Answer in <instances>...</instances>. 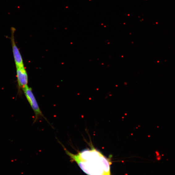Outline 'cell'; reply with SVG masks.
Listing matches in <instances>:
<instances>
[{
  "mask_svg": "<svg viewBox=\"0 0 175 175\" xmlns=\"http://www.w3.org/2000/svg\"><path fill=\"white\" fill-rule=\"evenodd\" d=\"M16 76L19 90H22L28 86V76L25 67L16 66Z\"/></svg>",
  "mask_w": 175,
  "mask_h": 175,
  "instance_id": "cell-4",
  "label": "cell"
},
{
  "mask_svg": "<svg viewBox=\"0 0 175 175\" xmlns=\"http://www.w3.org/2000/svg\"><path fill=\"white\" fill-rule=\"evenodd\" d=\"M15 29V28H13L11 29V41L13 56L16 66H23L24 65L23 58L15 42L14 36Z\"/></svg>",
  "mask_w": 175,
  "mask_h": 175,
  "instance_id": "cell-3",
  "label": "cell"
},
{
  "mask_svg": "<svg viewBox=\"0 0 175 175\" xmlns=\"http://www.w3.org/2000/svg\"><path fill=\"white\" fill-rule=\"evenodd\" d=\"M23 90L27 100H28L32 109L35 114L34 123L40 117H44L40 107L38 105L37 101L31 88L27 86Z\"/></svg>",
  "mask_w": 175,
  "mask_h": 175,
  "instance_id": "cell-2",
  "label": "cell"
},
{
  "mask_svg": "<svg viewBox=\"0 0 175 175\" xmlns=\"http://www.w3.org/2000/svg\"><path fill=\"white\" fill-rule=\"evenodd\" d=\"M63 147L71 160L75 162L86 174L112 175L111 160L93 146L90 149H86L76 154L72 153Z\"/></svg>",
  "mask_w": 175,
  "mask_h": 175,
  "instance_id": "cell-1",
  "label": "cell"
}]
</instances>
